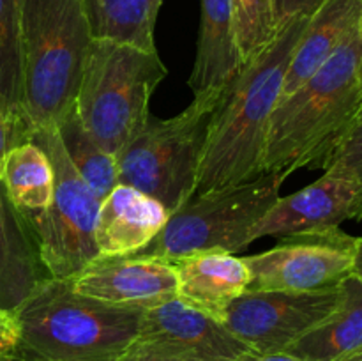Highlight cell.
I'll return each mask as SVG.
<instances>
[{
	"instance_id": "12",
	"label": "cell",
	"mask_w": 362,
	"mask_h": 361,
	"mask_svg": "<svg viewBox=\"0 0 362 361\" xmlns=\"http://www.w3.org/2000/svg\"><path fill=\"white\" fill-rule=\"evenodd\" d=\"M138 340L193 361H237L251 350L221 321L177 297L144 311Z\"/></svg>"
},
{
	"instance_id": "32",
	"label": "cell",
	"mask_w": 362,
	"mask_h": 361,
	"mask_svg": "<svg viewBox=\"0 0 362 361\" xmlns=\"http://www.w3.org/2000/svg\"><path fill=\"white\" fill-rule=\"evenodd\" d=\"M0 361H28L25 360L21 354H18L16 350L14 353H7V354H0Z\"/></svg>"
},
{
	"instance_id": "10",
	"label": "cell",
	"mask_w": 362,
	"mask_h": 361,
	"mask_svg": "<svg viewBox=\"0 0 362 361\" xmlns=\"http://www.w3.org/2000/svg\"><path fill=\"white\" fill-rule=\"evenodd\" d=\"M341 299V283L311 292H244L223 315L232 335L258 353L286 350L332 314Z\"/></svg>"
},
{
	"instance_id": "7",
	"label": "cell",
	"mask_w": 362,
	"mask_h": 361,
	"mask_svg": "<svg viewBox=\"0 0 362 361\" xmlns=\"http://www.w3.org/2000/svg\"><path fill=\"white\" fill-rule=\"evenodd\" d=\"M285 177L264 173L247 183L197 193L168 216L161 232L131 255L173 258L197 251H235L250 246L251 232L278 200Z\"/></svg>"
},
{
	"instance_id": "31",
	"label": "cell",
	"mask_w": 362,
	"mask_h": 361,
	"mask_svg": "<svg viewBox=\"0 0 362 361\" xmlns=\"http://www.w3.org/2000/svg\"><path fill=\"white\" fill-rule=\"evenodd\" d=\"M357 278L362 282V237H357V248H356V262H354V271Z\"/></svg>"
},
{
	"instance_id": "20",
	"label": "cell",
	"mask_w": 362,
	"mask_h": 361,
	"mask_svg": "<svg viewBox=\"0 0 362 361\" xmlns=\"http://www.w3.org/2000/svg\"><path fill=\"white\" fill-rule=\"evenodd\" d=\"M163 0H83L92 39L156 52L154 28Z\"/></svg>"
},
{
	"instance_id": "13",
	"label": "cell",
	"mask_w": 362,
	"mask_h": 361,
	"mask_svg": "<svg viewBox=\"0 0 362 361\" xmlns=\"http://www.w3.org/2000/svg\"><path fill=\"white\" fill-rule=\"evenodd\" d=\"M345 219H357L356 188L341 173L324 170V176L310 186L278 197L255 225L251 241L331 229L339 227Z\"/></svg>"
},
{
	"instance_id": "11",
	"label": "cell",
	"mask_w": 362,
	"mask_h": 361,
	"mask_svg": "<svg viewBox=\"0 0 362 361\" xmlns=\"http://www.w3.org/2000/svg\"><path fill=\"white\" fill-rule=\"evenodd\" d=\"M71 285L92 299L141 310L177 297L172 262L147 255L98 257L71 278Z\"/></svg>"
},
{
	"instance_id": "5",
	"label": "cell",
	"mask_w": 362,
	"mask_h": 361,
	"mask_svg": "<svg viewBox=\"0 0 362 361\" xmlns=\"http://www.w3.org/2000/svg\"><path fill=\"white\" fill-rule=\"evenodd\" d=\"M168 74L158 50L92 39L74 110L87 133L117 156L147 122L148 101Z\"/></svg>"
},
{
	"instance_id": "29",
	"label": "cell",
	"mask_w": 362,
	"mask_h": 361,
	"mask_svg": "<svg viewBox=\"0 0 362 361\" xmlns=\"http://www.w3.org/2000/svg\"><path fill=\"white\" fill-rule=\"evenodd\" d=\"M18 144H23V142L20 140V137H18L13 124L7 120V117L4 115V112L0 110V170H2L4 159H6L7 152Z\"/></svg>"
},
{
	"instance_id": "27",
	"label": "cell",
	"mask_w": 362,
	"mask_h": 361,
	"mask_svg": "<svg viewBox=\"0 0 362 361\" xmlns=\"http://www.w3.org/2000/svg\"><path fill=\"white\" fill-rule=\"evenodd\" d=\"M120 361H193L189 357L179 356L175 353L161 349V347L154 345V343L144 342V340H136L129 349L126 350Z\"/></svg>"
},
{
	"instance_id": "8",
	"label": "cell",
	"mask_w": 362,
	"mask_h": 361,
	"mask_svg": "<svg viewBox=\"0 0 362 361\" xmlns=\"http://www.w3.org/2000/svg\"><path fill=\"white\" fill-rule=\"evenodd\" d=\"M52 161L53 198L45 211L23 216L34 234L39 257L49 278L71 280L99 257L94 241L101 198L74 170L55 124L39 127L30 138Z\"/></svg>"
},
{
	"instance_id": "2",
	"label": "cell",
	"mask_w": 362,
	"mask_h": 361,
	"mask_svg": "<svg viewBox=\"0 0 362 361\" xmlns=\"http://www.w3.org/2000/svg\"><path fill=\"white\" fill-rule=\"evenodd\" d=\"M362 106L359 25L308 81L279 99L269 122L264 173L325 168Z\"/></svg>"
},
{
	"instance_id": "28",
	"label": "cell",
	"mask_w": 362,
	"mask_h": 361,
	"mask_svg": "<svg viewBox=\"0 0 362 361\" xmlns=\"http://www.w3.org/2000/svg\"><path fill=\"white\" fill-rule=\"evenodd\" d=\"M18 345V328L14 317L0 310V354L14 353Z\"/></svg>"
},
{
	"instance_id": "17",
	"label": "cell",
	"mask_w": 362,
	"mask_h": 361,
	"mask_svg": "<svg viewBox=\"0 0 362 361\" xmlns=\"http://www.w3.org/2000/svg\"><path fill=\"white\" fill-rule=\"evenodd\" d=\"M46 278L34 234L0 183V310L13 315Z\"/></svg>"
},
{
	"instance_id": "19",
	"label": "cell",
	"mask_w": 362,
	"mask_h": 361,
	"mask_svg": "<svg viewBox=\"0 0 362 361\" xmlns=\"http://www.w3.org/2000/svg\"><path fill=\"white\" fill-rule=\"evenodd\" d=\"M362 350V282H341V299L329 317L286 349L303 361H336Z\"/></svg>"
},
{
	"instance_id": "4",
	"label": "cell",
	"mask_w": 362,
	"mask_h": 361,
	"mask_svg": "<svg viewBox=\"0 0 362 361\" xmlns=\"http://www.w3.org/2000/svg\"><path fill=\"white\" fill-rule=\"evenodd\" d=\"M28 138L74 106L92 42L83 0H20Z\"/></svg>"
},
{
	"instance_id": "18",
	"label": "cell",
	"mask_w": 362,
	"mask_h": 361,
	"mask_svg": "<svg viewBox=\"0 0 362 361\" xmlns=\"http://www.w3.org/2000/svg\"><path fill=\"white\" fill-rule=\"evenodd\" d=\"M362 0H327L308 20L290 59L281 98L310 80L359 25ZM279 98V99H281Z\"/></svg>"
},
{
	"instance_id": "3",
	"label": "cell",
	"mask_w": 362,
	"mask_h": 361,
	"mask_svg": "<svg viewBox=\"0 0 362 361\" xmlns=\"http://www.w3.org/2000/svg\"><path fill=\"white\" fill-rule=\"evenodd\" d=\"M144 311L83 296L71 280L46 278L13 311L16 353L28 361H120L140 336Z\"/></svg>"
},
{
	"instance_id": "22",
	"label": "cell",
	"mask_w": 362,
	"mask_h": 361,
	"mask_svg": "<svg viewBox=\"0 0 362 361\" xmlns=\"http://www.w3.org/2000/svg\"><path fill=\"white\" fill-rule=\"evenodd\" d=\"M0 110L28 142L23 101V46L20 0H0Z\"/></svg>"
},
{
	"instance_id": "9",
	"label": "cell",
	"mask_w": 362,
	"mask_h": 361,
	"mask_svg": "<svg viewBox=\"0 0 362 361\" xmlns=\"http://www.w3.org/2000/svg\"><path fill=\"white\" fill-rule=\"evenodd\" d=\"M356 248L357 237L341 227L290 234L271 250L243 257L251 275L246 292H311L338 285L352 275Z\"/></svg>"
},
{
	"instance_id": "15",
	"label": "cell",
	"mask_w": 362,
	"mask_h": 361,
	"mask_svg": "<svg viewBox=\"0 0 362 361\" xmlns=\"http://www.w3.org/2000/svg\"><path fill=\"white\" fill-rule=\"evenodd\" d=\"M170 262L177 276V299L218 321L250 285L246 262L228 251H197Z\"/></svg>"
},
{
	"instance_id": "16",
	"label": "cell",
	"mask_w": 362,
	"mask_h": 361,
	"mask_svg": "<svg viewBox=\"0 0 362 361\" xmlns=\"http://www.w3.org/2000/svg\"><path fill=\"white\" fill-rule=\"evenodd\" d=\"M244 67L232 0H202L197 57L189 76L194 94L223 92Z\"/></svg>"
},
{
	"instance_id": "30",
	"label": "cell",
	"mask_w": 362,
	"mask_h": 361,
	"mask_svg": "<svg viewBox=\"0 0 362 361\" xmlns=\"http://www.w3.org/2000/svg\"><path fill=\"white\" fill-rule=\"evenodd\" d=\"M237 361H303L286 350H278V353H258V350H247L246 354Z\"/></svg>"
},
{
	"instance_id": "24",
	"label": "cell",
	"mask_w": 362,
	"mask_h": 361,
	"mask_svg": "<svg viewBox=\"0 0 362 361\" xmlns=\"http://www.w3.org/2000/svg\"><path fill=\"white\" fill-rule=\"evenodd\" d=\"M232 7L237 42L246 64L278 34L272 0H232Z\"/></svg>"
},
{
	"instance_id": "14",
	"label": "cell",
	"mask_w": 362,
	"mask_h": 361,
	"mask_svg": "<svg viewBox=\"0 0 362 361\" xmlns=\"http://www.w3.org/2000/svg\"><path fill=\"white\" fill-rule=\"evenodd\" d=\"M168 216L161 202L119 183L101 200L95 219L94 241L99 257L136 253L161 232Z\"/></svg>"
},
{
	"instance_id": "6",
	"label": "cell",
	"mask_w": 362,
	"mask_h": 361,
	"mask_svg": "<svg viewBox=\"0 0 362 361\" xmlns=\"http://www.w3.org/2000/svg\"><path fill=\"white\" fill-rule=\"evenodd\" d=\"M223 92L194 94L191 105L170 119L148 115L117 154L119 183L161 202L170 214L193 198L209 124Z\"/></svg>"
},
{
	"instance_id": "1",
	"label": "cell",
	"mask_w": 362,
	"mask_h": 361,
	"mask_svg": "<svg viewBox=\"0 0 362 361\" xmlns=\"http://www.w3.org/2000/svg\"><path fill=\"white\" fill-rule=\"evenodd\" d=\"M310 18H293L247 60L212 113L197 193L264 176L269 122L281 98L290 59ZM194 193V195H197Z\"/></svg>"
},
{
	"instance_id": "26",
	"label": "cell",
	"mask_w": 362,
	"mask_h": 361,
	"mask_svg": "<svg viewBox=\"0 0 362 361\" xmlns=\"http://www.w3.org/2000/svg\"><path fill=\"white\" fill-rule=\"evenodd\" d=\"M327 0H272L276 28H281L293 18H311Z\"/></svg>"
},
{
	"instance_id": "23",
	"label": "cell",
	"mask_w": 362,
	"mask_h": 361,
	"mask_svg": "<svg viewBox=\"0 0 362 361\" xmlns=\"http://www.w3.org/2000/svg\"><path fill=\"white\" fill-rule=\"evenodd\" d=\"M67 158L98 198H105L119 184L117 156L106 152L81 124L73 108L55 124Z\"/></svg>"
},
{
	"instance_id": "21",
	"label": "cell",
	"mask_w": 362,
	"mask_h": 361,
	"mask_svg": "<svg viewBox=\"0 0 362 361\" xmlns=\"http://www.w3.org/2000/svg\"><path fill=\"white\" fill-rule=\"evenodd\" d=\"M53 173L48 154L32 140L7 152L0 170V183L14 207L23 216L45 211L53 198Z\"/></svg>"
},
{
	"instance_id": "25",
	"label": "cell",
	"mask_w": 362,
	"mask_h": 361,
	"mask_svg": "<svg viewBox=\"0 0 362 361\" xmlns=\"http://www.w3.org/2000/svg\"><path fill=\"white\" fill-rule=\"evenodd\" d=\"M324 170L341 173L354 184L357 193V219H362V106Z\"/></svg>"
},
{
	"instance_id": "33",
	"label": "cell",
	"mask_w": 362,
	"mask_h": 361,
	"mask_svg": "<svg viewBox=\"0 0 362 361\" xmlns=\"http://www.w3.org/2000/svg\"><path fill=\"white\" fill-rule=\"evenodd\" d=\"M359 74H361V81H362V16L359 21Z\"/></svg>"
},
{
	"instance_id": "34",
	"label": "cell",
	"mask_w": 362,
	"mask_h": 361,
	"mask_svg": "<svg viewBox=\"0 0 362 361\" xmlns=\"http://www.w3.org/2000/svg\"><path fill=\"white\" fill-rule=\"evenodd\" d=\"M336 361H362V350L361 353L349 354V356H345V357H339V360H336Z\"/></svg>"
}]
</instances>
